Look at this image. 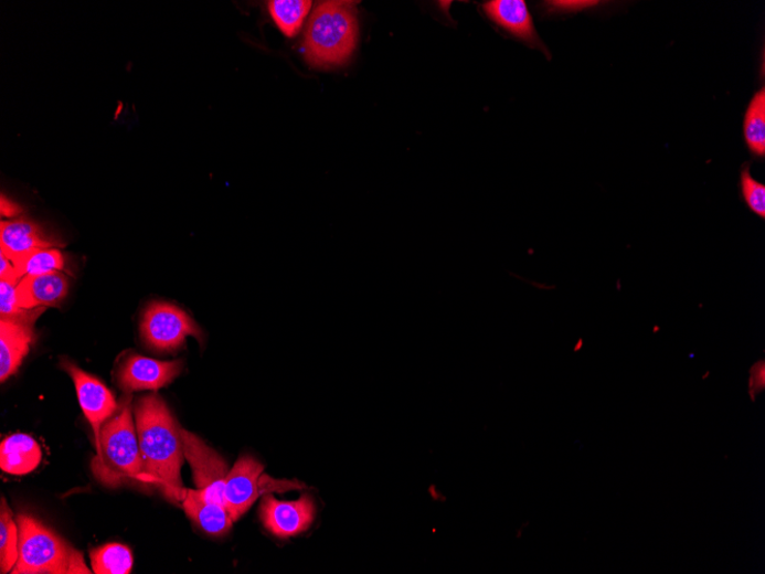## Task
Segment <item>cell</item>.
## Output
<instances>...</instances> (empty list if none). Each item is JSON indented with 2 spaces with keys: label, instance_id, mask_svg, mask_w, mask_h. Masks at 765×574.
Returning a JSON list of instances; mask_svg holds the SVG:
<instances>
[{
  "label": "cell",
  "instance_id": "cell-1",
  "mask_svg": "<svg viewBox=\"0 0 765 574\" xmlns=\"http://www.w3.org/2000/svg\"><path fill=\"white\" fill-rule=\"evenodd\" d=\"M136 428L144 461L145 482L162 488L173 502H181V468L185 463L181 428L159 395L142 397L135 407Z\"/></svg>",
  "mask_w": 765,
  "mask_h": 574
},
{
  "label": "cell",
  "instance_id": "cell-2",
  "mask_svg": "<svg viewBox=\"0 0 765 574\" xmlns=\"http://www.w3.org/2000/svg\"><path fill=\"white\" fill-rule=\"evenodd\" d=\"M354 2H321L315 9L304 36V55L312 68L344 66L358 42L359 24Z\"/></svg>",
  "mask_w": 765,
  "mask_h": 574
},
{
  "label": "cell",
  "instance_id": "cell-3",
  "mask_svg": "<svg viewBox=\"0 0 765 574\" xmlns=\"http://www.w3.org/2000/svg\"><path fill=\"white\" fill-rule=\"evenodd\" d=\"M91 469L103 486L115 489L130 480L145 482L137 428L128 398L102 428Z\"/></svg>",
  "mask_w": 765,
  "mask_h": 574
},
{
  "label": "cell",
  "instance_id": "cell-4",
  "mask_svg": "<svg viewBox=\"0 0 765 574\" xmlns=\"http://www.w3.org/2000/svg\"><path fill=\"white\" fill-rule=\"evenodd\" d=\"M19 557L13 574H88L84 556L38 519L19 513Z\"/></svg>",
  "mask_w": 765,
  "mask_h": 574
},
{
  "label": "cell",
  "instance_id": "cell-5",
  "mask_svg": "<svg viewBox=\"0 0 765 574\" xmlns=\"http://www.w3.org/2000/svg\"><path fill=\"white\" fill-rule=\"evenodd\" d=\"M141 336L151 349L167 352L181 348L189 337L203 340L202 329L185 311L163 301H157L146 310Z\"/></svg>",
  "mask_w": 765,
  "mask_h": 574
},
{
  "label": "cell",
  "instance_id": "cell-6",
  "mask_svg": "<svg viewBox=\"0 0 765 574\" xmlns=\"http://www.w3.org/2000/svg\"><path fill=\"white\" fill-rule=\"evenodd\" d=\"M181 437L198 490L210 500L225 506L226 477L230 472L226 461L196 435L181 428Z\"/></svg>",
  "mask_w": 765,
  "mask_h": 574
},
{
  "label": "cell",
  "instance_id": "cell-7",
  "mask_svg": "<svg viewBox=\"0 0 765 574\" xmlns=\"http://www.w3.org/2000/svg\"><path fill=\"white\" fill-rule=\"evenodd\" d=\"M61 366L74 381L81 408L95 431L96 443L102 428L118 411V404L110 390L98 379L85 373L73 362L64 360Z\"/></svg>",
  "mask_w": 765,
  "mask_h": 574
},
{
  "label": "cell",
  "instance_id": "cell-8",
  "mask_svg": "<svg viewBox=\"0 0 765 574\" xmlns=\"http://www.w3.org/2000/svg\"><path fill=\"white\" fill-rule=\"evenodd\" d=\"M265 528L283 539L295 536L308 530L314 523L316 506L310 496L296 501H280L265 495L261 506Z\"/></svg>",
  "mask_w": 765,
  "mask_h": 574
},
{
  "label": "cell",
  "instance_id": "cell-9",
  "mask_svg": "<svg viewBox=\"0 0 765 574\" xmlns=\"http://www.w3.org/2000/svg\"><path fill=\"white\" fill-rule=\"evenodd\" d=\"M182 361H160L132 355L118 372V384L126 392L159 390L167 386L182 372Z\"/></svg>",
  "mask_w": 765,
  "mask_h": 574
},
{
  "label": "cell",
  "instance_id": "cell-10",
  "mask_svg": "<svg viewBox=\"0 0 765 574\" xmlns=\"http://www.w3.org/2000/svg\"><path fill=\"white\" fill-rule=\"evenodd\" d=\"M264 466L251 456L237 460L226 477L225 506L233 522L246 513L262 496L259 479Z\"/></svg>",
  "mask_w": 765,
  "mask_h": 574
},
{
  "label": "cell",
  "instance_id": "cell-11",
  "mask_svg": "<svg viewBox=\"0 0 765 574\" xmlns=\"http://www.w3.org/2000/svg\"><path fill=\"white\" fill-rule=\"evenodd\" d=\"M59 245L42 226L28 219L3 221L0 225V253L12 263L40 249L55 248Z\"/></svg>",
  "mask_w": 765,
  "mask_h": 574
},
{
  "label": "cell",
  "instance_id": "cell-12",
  "mask_svg": "<svg viewBox=\"0 0 765 574\" xmlns=\"http://www.w3.org/2000/svg\"><path fill=\"white\" fill-rule=\"evenodd\" d=\"M482 9L487 17L506 32L550 57L549 51L536 33L533 18L524 0H493L484 4Z\"/></svg>",
  "mask_w": 765,
  "mask_h": 574
},
{
  "label": "cell",
  "instance_id": "cell-13",
  "mask_svg": "<svg viewBox=\"0 0 765 574\" xmlns=\"http://www.w3.org/2000/svg\"><path fill=\"white\" fill-rule=\"evenodd\" d=\"M68 290V278L61 270L24 277L17 286L18 305L24 310L56 308L63 304Z\"/></svg>",
  "mask_w": 765,
  "mask_h": 574
},
{
  "label": "cell",
  "instance_id": "cell-14",
  "mask_svg": "<svg viewBox=\"0 0 765 574\" xmlns=\"http://www.w3.org/2000/svg\"><path fill=\"white\" fill-rule=\"evenodd\" d=\"M35 340L34 325L0 320V381L14 375Z\"/></svg>",
  "mask_w": 765,
  "mask_h": 574
},
{
  "label": "cell",
  "instance_id": "cell-15",
  "mask_svg": "<svg viewBox=\"0 0 765 574\" xmlns=\"http://www.w3.org/2000/svg\"><path fill=\"white\" fill-rule=\"evenodd\" d=\"M181 504L189 518L209 534L223 535L232 529L234 522L226 507L199 490H183Z\"/></svg>",
  "mask_w": 765,
  "mask_h": 574
},
{
  "label": "cell",
  "instance_id": "cell-16",
  "mask_svg": "<svg viewBox=\"0 0 765 574\" xmlns=\"http://www.w3.org/2000/svg\"><path fill=\"white\" fill-rule=\"evenodd\" d=\"M42 461L39 443L25 434H15L0 446V468L6 472L23 476L33 472Z\"/></svg>",
  "mask_w": 765,
  "mask_h": 574
},
{
  "label": "cell",
  "instance_id": "cell-17",
  "mask_svg": "<svg viewBox=\"0 0 765 574\" xmlns=\"http://www.w3.org/2000/svg\"><path fill=\"white\" fill-rule=\"evenodd\" d=\"M744 137L750 152L761 160L765 157V88L752 98L744 118Z\"/></svg>",
  "mask_w": 765,
  "mask_h": 574
},
{
  "label": "cell",
  "instance_id": "cell-18",
  "mask_svg": "<svg viewBox=\"0 0 765 574\" xmlns=\"http://www.w3.org/2000/svg\"><path fill=\"white\" fill-rule=\"evenodd\" d=\"M312 4L309 0H273L268 3V11L281 32L288 38H295Z\"/></svg>",
  "mask_w": 765,
  "mask_h": 574
},
{
  "label": "cell",
  "instance_id": "cell-19",
  "mask_svg": "<svg viewBox=\"0 0 765 574\" xmlns=\"http://www.w3.org/2000/svg\"><path fill=\"white\" fill-rule=\"evenodd\" d=\"M91 565L97 574H129L134 566L131 551L120 543L108 545L91 552Z\"/></svg>",
  "mask_w": 765,
  "mask_h": 574
},
{
  "label": "cell",
  "instance_id": "cell-20",
  "mask_svg": "<svg viewBox=\"0 0 765 574\" xmlns=\"http://www.w3.org/2000/svg\"><path fill=\"white\" fill-rule=\"evenodd\" d=\"M19 557V527L4 498L0 506V572L10 573Z\"/></svg>",
  "mask_w": 765,
  "mask_h": 574
},
{
  "label": "cell",
  "instance_id": "cell-21",
  "mask_svg": "<svg viewBox=\"0 0 765 574\" xmlns=\"http://www.w3.org/2000/svg\"><path fill=\"white\" fill-rule=\"evenodd\" d=\"M65 257L56 248L40 249L13 263L19 278L36 277L65 269Z\"/></svg>",
  "mask_w": 765,
  "mask_h": 574
},
{
  "label": "cell",
  "instance_id": "cell-22",
  "mask_svg": "<svg viewBox=\"0 0 765 574\" xmlns=\"http://www.w3.org/2000/svg\"><path fill=\"white\" fill-rule=\"evenodd\" d=\"M18 284L0 281V320H11L34 325L45 308L24 310L19 307L17 298Z\"/></svg>",
  "mask_w": 765,
  "mask_h": 574
},
{
  "label": "cell",
  "instance_id": "cell-23",
  "mask_svg": "<svg viewBox=\"0 0 765 574\" xmlns=\"http://www.w3.org/2000/svg\"><path fill=\"white\" fill-rule=\"evenodd\" d=\"M742 196L751 211L762 220L765 219V187L751 173V164L741 172Z\"/></svg>",
  "mask_w": 765,
  "mask_h": 574
},
{
  "label": "cell",
  "instance_id": "cell-24",
  "mask_svg": "<svg viewBox=\"0 0 765 574\" xmlns=\"http://www.w3.org/2000/svg\"><path fill=\"white\" fill-rule=\"evenodd\" d=\"M259 489L261 495L265 496L273 492L283 493L290 490H301L305 489V486L302 485V482H299L297 480H277L266 475H262L259 479Z\"/></svg>",
  "mask_w": 765,
  "mask_h": 574
},
{
  "label": "cell",
  "instance_id": "cell-25",
  "mask_svg": "<svg viewBox=\"0 0 765 574\" xmlns=\"http://www.w3.org/2000/svg\"><path fill=\"white\" fill-rule=\"evenodd\" d=\"M597 2H549L545 4L549 12H577L583 11L593 7H596Z\"/></svg>",
  "mask_w": 765,
  "mask_h": 574
},
{
  "label": "cell",
  "instance_id": "cell-26",
  "mask_svg": "<svg viewBox=\"0 0 765 574\" xmlns=\"http://www.w3.org/2000/svg\"><path fill=\"white\" fill-rule=\"evenodd\" d=\"M0 281H10L18 285L21 281L13 263L2 253H0Z\"/></svg>",
  "mask_w": 765,
  "mask_h": 574
},
{
  "label": "cell",
  "instance_id": "cell-27",
  "mask_svg": "<svg viewBox=\"0 0 765 574\" xmlns=\"http://www.w3.org/2000/svg\"><path fill=\"white\" fill-rule=\"evenodd\" d=\"M21 213V208L12 202L11 200L7 199L4 195L2 196V216L7 217H17Z\"/></svg>",
  "mask_w": 765,
  "mask_h": 574
}]
</instances>
